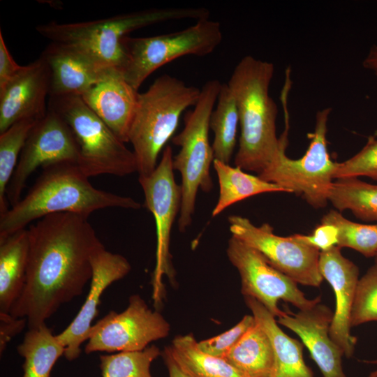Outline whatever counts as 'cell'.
I'll use <instances>...</instances> for the list:
<instances>
[{"mask_svg":"<svg viewBox=\"0 0 377 377\" xmlns=\"http://www.w3.org/2000/svg\"><path fill=\"white\" fill-rule=\"evenodd\" d=\"M29 254L22 292L10 313L28 328L45 323L91 281V257L103 244L88 221L73 213L45 216L27 229Z\"/></svg>","mask_w":377,"mask_h":377,"instance_id":"6da1fadb","label":"cell"},{"mask_svg":"<svg viewBox=\"0 0 377 377\" xmlns=\"http://www.w3.org/2000/svg\"><path fill=\"white\" fill-rule=\"evenodd\" d=\"M109 207L138 209L141 204L96 188L76 163L50 165L43 168L27 195L0 216V240L50 214L67 212L88 218Z\"/></svg>","mask_w":377,"mask_h":377,"instance_id":"7a4b0ae2","label":"cell"},{"mask_svg":"<svg viewBox=\"0 0 377 377\" xmlns=\"http://www.w3.org/2000/svg\"><path fill=\"white\" fill-rule=\"evenodd\" d=\"M274 73L272 62L247 55L236 65L228 83L240 126L235 165L258 174L276 158L281 145L276 130L277 107L269 92Z\"/></svg>","mask_w":377,"mask_h":377,"instance_id":"3957f363","label":"cell"},{"mask_svg":"<svg viewBox=\"0 0 377 377\" xmlns=\"http://www.w3.org/2000/svg\"><path fill=\"white\" fill-rule=\"evenodd\" d=\"M205 8H151L108 18L75 23L50 22L36 26L51 42L71 46L89 56L103 68L121 71L125 61L122 40L128 34L156 23L183 19L209 18Z\"/></svg>","mask_w":377,"mask_h":377,"instance_id":"277c9868","label":"cell"},{"mask_svg":"<svg viewBox=\"0 0 377 377\" xmlns=\"http://www.w3.org/2000/svg\"><path fill=\"white\" fill-rule=\"evenodd\" d=\"M200 91L164 74L139 94L128 135L139 176L154 170L158 154L176 131L181 114L195 105Z\"/></svg>","mask_w":377,"mask_h":377,"instance_id":"5b68a950","label":"cell"},{"mask_svg":"<svg viewBox=\"0 0 377 377\" xmlns=\"http://www.w3.org/2000/svg\"><path fill=\"white\" fill-rule=\"evenodd\" d=\"M221 84L218 80L205 82L193 110L184 115L183 130L172 138V142L180 147L172 161L174 170L181 175L180 232H184L192 222L198 190L209 193L213 187L210 166L214 157L209 140V119Z\"/></svg>","mask_w":377,"mask_h":377,"instance_id":"8992f818","label":"cell"},{"mask_svg":"<svg viewBox=\"0 0 377 377\" xmlns=\"http://www.w3.org/2000/svg\"><path fill=\"white\" fill-rule=\"evenodd\" d=\"M288 108H283L285 129L280 136L279 151L258 176L281 186L287 193L301 195L314 208L324 207L328 202V193L337 165L330 158L326 138L332 108H325L316 113L314 131L308 135L310 139L309 147L298 159H292L286 153L290 128Z\"/></svg>","mask_w":377,"mask_h":377,"instance_id":"52a82bcc","label":"cell"},{"mask_svg":"<svg viewBox=\"0 0 377 377\" xmlns=\"http://www.w3.org/2000/svg\"><path fill=\"white\" fill-rule=\"evenodd\" d=\"M48 108L71 128L79 146L78 166L88 177H124L137 171L133 151L85 103L81 96L50 97Z\"/></svg>","mask_w":377,"mask_h":377,"instance_id":"ba28073f","label":"cell"},{"mask_svg":"<svg viewBox=\"0 0 377 377\" xmlns=\"http://www.w3.org/2000/svg\"><path fill=\"white\" fill-rule=\"evenodd\" d=\"M223 38L219 22L201 19L185 29L173 33L122 40L125 61L121 73L138 89L162 66L185 55L205 56L220 45Z\"/></svg>","mask_w":377,"mask_h":377,"instance_id":"9c48e42d","label":"cell"},{"mask_svg":"<svg viewBox=\"0 0 377 377\" xmlns=\"http://www.w3.org/2000/svg\"><path fill=\"white\" fill-rule=\"evenodd\" d=\"M232 236L256 249L274 268L297 283L319 287L324 279L319 269L320 251L298 238L297 234L281 237L265 223L257 226L247 218L230 215Z\"/></svg>","mask_w":377,"mask_h":377,"instance_id":"30bf717a","label":"cell"},{"mask_svg":"<svg viewBox=\"0 0 377 377\" xmlns=\"http://www.w3.org/2000/svg\"><path fill=\"white\" fill-rule=\"evenodd\" d=\"M172 161V149L167 145L154 170L138 177L145 195V207L153 214L156 226V264L152 278V299L156 306L162 302L163 275L170 277L172 274L169 251L170 234L181 207V187L175 180Z\"/></svg>","mask_w":377,"mask_h":377,"instance_id":"8fae6325","label":"cell"},{"mask_svg":"<svg viewBox=\"0 0 377 377\" xmlns=\"http://www.w3.org/2000/svg\"><path fill=\"white\" fill-rule=\"evenodd\" d=\"M228 258L237 269L244 297H251L261 303L274 317L286 311L279 309L283 300L299 310L311 308L320 302L321 297L308 299L297 283L272 266L256 249L232 236L226 249Z\"/></svg>","mask_w":377,"mask_h":377,"instance_id":"7c38bea8","label":"cell"},{"mask_svg":"<svg viewBox=\"0 0 377 377\" xmlns=\"http://www.w3.org/2000/svg\"><path fill=\"white\" fill-rule=\"evenodd\" d=\"M170 330L169 323L161 313L151 309L139 295H133L124 311H110L92 325L84 351L142 350L152 341L168 337Z\"/></svg>","mask_w":377,"mask_h":377,"instance_id":"4fadbf2b","label":"cell"},{"mask_svg":"<svg viewBox=\"0 0 377 377\" xmlns=\"http://www.w3.org/2000/svg\"><path fill=\"white\" fill-rule=\"evenodd\" d=\"M79 146L66 121L47 108L32 128L7 188L10 207L21 199L31 175L38 168L60 163H78Z\"/></svg>","mask_w":377,"mask_h":377,"instance_id":"5bb4252c","label":"cell"},{"mask_svg":"<svg viewBox=\"0 0 377 377\" xmlns=\"http://www.w3.org/2000/svg\"><path fill=\"white\" fill-rule=\"evenodd\" d=\"M91 264L92 275L86 300L73 321L57 334L65 348L64 355L69 361L80 356V346L89 337L91 323L98 315L103 292L112 283L123 279L131 269V264L125 257L106 250L103 245L94 252Z\"/></svg>","mask_w":377,"mask_h":377,"instance_id":"9a60e30c","label":"cell"},{"mask_svg":"<svg viewBox=\"0 0 377 377\" xmlns=\"http://www.w3.org/2000/svg\"><path fill=\"white\" fill-rule=\"evenodd\" d=\"M50 71L40 56L22 66L19 73L0 89V133L24 119L42 118L47 111Z\"/></svg>","mask_w":377,"mask_h":377,"instance_id":"2e32d148","label":"cell"},{"mask_svg":"<svg viewBox=\"0 0 377 377\" xmlns=\"http://www.w3.org/2000/svg\"><path fill=\"white\" fill-rule=\"evenodd\" d=\"M319 269L323 278L332 286L335 296V310L330 336L342 349L344 355L350 358L357 343V338L350 332V318L359 280V269L342 255L341 248L335 246L320 251Z\"/></svg>","mask_w":377,"mask_h":377,"instance_id":"e0dca14e","label":"cell"},{"mask_svg":"<svg viewBox=\"0 0 377 377\" xmlns=\"http://www.w3.org/2000/svg\"><path fill=\"white\" fill-rule=\"evenodd\" d=\"M333 314L319 302L297 313L286 311L276 321L300 338L323 377H346L342 367L344 353L330 336Z\"/></svg>","mask_w":377,"mask_h":377,"instance_id":"ac0fdd59","label":"cell"},{"mask_svg":"<svg viewBox=\"0 0 377 377\" xmlns=\"http://www.w3.org/2000/svg\"><path fill=\"white\" fill-rule=\"evenodd\" d=\"M139 94L120 70L108 68L81 98L121 141L128 142Z\"/></svg>","mask_w":377,"mask_h":377,"instance_id":"d6986e66","label":"cell"},{"mask_svg":"<svg viewBox=\"0 0 377 377\" xmlns=\"http://www.w3.org/2000/svg\"><path fill=\"white\" fill-rule=\"evenodd\" d=\"M50 71V97L82 96L105 68L78 50L51 42L40 55Z\"/></svg>","mask_w":377,"mask_h":377,"instance_id":"ffe728a7","label":"cell"},{"mask_svg":"<svg viewBox=\"0 0 377 377\" xmlns=\"http://www.w3.org/2000/svg\"><path fill=\"white\" fill-rule=\"evenodd\" d=\"M256 321L269 336L275 355L276 377H314L303 357V343L287 335L275 317L256 299L244 297Z\"/></svg>","mask_w":377,"mask_h":377,"instance_id":"44dd1931","label":"cell"},{"mask_svg":"<svg viewBox=\"0 0 377 377\" xmlns=\"http://www.w3.org/2000/svg\"><path fill=\"white\" fill-rule=\"evenodd\" d=\"M29 232L20 230L0 240V312L10 313L24 286Z\"/></svg>","mask_w":377,"mask_h":377,"instance_id":"7402d4cb","label":"cell"},{"mask_svg":"<svg viewBox=\"0 0 377 377\" xmlns=\"http://www.w3.org/2000/svg\"><path fill=\"white\" fill-rule=\"evenodd\" d=\"M223 358L242 377H276L275 355L271 340L256 321Z\"/></svg>","mask_w":377,"mask_h":377,"instance_id":"603a6c76","label":"cell"},{"mask_svg":"<svg viewBox=\"0 0 377 377\" xmlns=\"http://www.w3.org/2000/svg\"><path fill=\"white\" fill-rule=\"evenodd\" d=\"M213 166L219 185L218 201L212 213L213 217L230 205L253 195L272 192L287 193L281 186L249 174L239 167H232L215 159Z\"/></svg>","mask_w":377,"mask_h":377,"instance_id":"cb8c5ba5","label":"cell"},{"mask_svg":"<svg viewBox=\"0 0 377 377\" xmlns=\"http://www.w3.org/2000/svg\"><path fill=\"white\" fill-rule=\"evenodd\" d=\"M17 352L24 360L23 377H50L65 348L45 323L29 329Z\"/></svg>","mask_w":377,"mask_h":377,"instance_id":"d4e9b609","label":"cell"},{"mask_svg":"<svg viewBox=\"0 0 377 377\" xmlns=\"http://www.w3.org/2000/svg\"><path fill=\"white\" fill-rule=\"evenodd\" d=\"M166 348L182 369L192 377H242L224 358L200 350L192 334L175 337Z\"/></svg>","mask_w":377,"mask_h":377,"instance_id":"484cf974","label":"cell"},{"mask_svg":"<svg viewBox=\"0 0 377 377\" xmlns=\"http://www.w3.org/2000/svg\"><path fill=\"white\" fill-rule=\"evenodd\" d=\"M239 113L235 98L228 84H222L209 128L214 133L212 149L215 160L228 163L237 143Z\"/></svg>","mask_w":377,"mask_h":377,"instance_id":"4316f807","label":"cell"},{"mask_svg":"<svg viewBox=\"0 0 377 377\" xmlns=\"http://www.w3.org/2000/svg\"><path fill=\"white\" fill-rule=\"evenodd\" d=\"M328 202L340 212L350 210L357 218L377 221V185L357 177L339 179L333 182Z\"/></svg>","mask_w":377,"mask_h":377,"instance_id":"83f0119b","label":"cell"},{"mask_svg":"<svg viewBox=\"0 0 377 377\" xmlns=\"http://www.w3.org/2000/svg\"><path fill=\"white\" fill-rule=\"evenodd\" d=\"M37 119L20 120L0 133V216L10 209L7 188L26 140Z\"/></svg>","mask_w":377,"mask_h":377,"instance_id":"f1b7e54d","label":"cell"},{"mask_svg":"<svg viewBox=\"0 0 377 377\" xmlns=\"http://www.w3.org/2000/svg\"><path fill=\"white\" fill-rule=\"evenodd\" d=\"M321 223L337 228L338 247L350 248L368 258L377 255V224L353 222L334 209L323 216Z\"/></svg>","mask_w":377,"mask_h":377,"instance_id":"f546056e","label":"cell"},{"mask_svg":"<svg viewBox=\"0 0 377 377\" xmlns=\"http://www.w3.org/2000/svg\"><path fill=\"white\" fill-rule=\"evenodd\" d=\"M161 353L153 345L142 350L102 355L100 356L101 377H152L151 364Z\"/></svg>","mask_w":377,"mask_h":377,"instance_id":"4dcf8cb0","label":"cell"},{"mask_svg":"<svg viewBox=\"0 0 377 377\" xmlns=\"http://www.w3.org/2000/svg\"><path fill=\"white\" fill-rule=\"evenodd\" d=\"M377 321V264L359 279L350 313V327Z\"/></svg>","mask_w":377,"mask_h":377,"instance_id":"1f68e13d","label":"cell"},{"mask_svg":"<svg viewBox=\"0 0 377 377\" xmlns=\"http://www.w3.org/2000/svg\"><path fill=\"white\" fill-rule=\"evenodd\" d=\"M368 177L377 180V139L371 136L355 155L337 163L334 179Z\"/></svg>","mask_w":377,"mask_h":377,"instance_id":"d6a6232c","label":"cell"},{"mask_svg":"<svg viewBox=\"0 0 377 377\" xmlns=\"http://www.w3.org/2000/svg\"><path fill=\"white\" fill-rule=\"evenodd\" d=\"M255 323L253 315H245L228 330L209 339L198 341V346L200 350L207 354L223 358L238 343Z\"/></svg>","mask_w":377,"mask_h":377,"instance_id":"836d02e7","label":"cell"},{"mask_svg":"<svg viewBox=\"0 0 377 377\" xmlns=\"http://www.w3.org/2000/svg\"><path fill=\"white\" fill-rule=\"evenodd\" d=\"M338 232L332 225L322 223L318 225L311 234L305 235L297 234L304 242L312 246L320 251H325L337 245Z\"/></svg>","mask_w":377,"mask_h":377,"instance_id":"e575fe53","label":"cell"},{"mask_svg":"<svg viewBox=\"0 0 377 377\" xmlns=\"http://www.w3.org/2000/svg\"><path fill=\"white\" fill-rule=\"evenodd\" d=\"M26 324H27L26 318L13 316L10 313L0 312L1 356L8 343L24 329Z\"/></svg>","mask_w":377,"mask_h":377,"instance_id":"d590c367","label":"cell"},{"mask_svg":"<svg viewBox=\"0 0 377 377\" xmlns=\"http://www.w3.org/2000/svg\"><path fill=\"white\" fill-rule=\"evenodd\" d=\"M12 57L0 29V89L3 88L22 69Z\"/></svg>","mask_w":377,"mask_h":377,"instance_id":"8d00e7d4","label":"cell"},{"mask_svg":"<svg viewBox=\"0 0 377 377\" xmlns=\"http://www.w3.org/2000/svg\"><path fill=\"white\" fill-rule=\"evenodd\" d=\"M169 377H192L177 363L166 347L161 353Z\"/></svg>","mask_w":377,"mask_h":377,"instance_id":"74e56055","label":"cell"},{"mask_svg":"<svg viewBox=\"0 0 377 377\" xmlns=\"http://www.w3.org/2000/svg\"><path fill=\"white\" fill-rule=\"evenodd\" d=\"M362 66L377 78V43L369 49L362 61Z\"/></svg>","mask_w":377,"mask_h":377,"instance_id":"f35d334b","label":"cell"},{"mask_svg":"<svg viewBox=\"0 0 377 377\" xmlns=\"http://www.w3.org/2000/svg\"><path fill=\"white\" fill-rule=\"evenodd\" d=\"M369 377H377V369L371 373Z\"/></svg>","mask_w":377,"mask_h":377,"instance_id":"ab89813d","label":"cell"},{"mask_svg":"<svg viewBox=\"0 0 377 377\" xmlns=\"http://www.w3.org/2000/svg\"><path fill=\"white\" fill-rule=\"evenodd\" d=\"M364 362H366L367 363H370V364H374L377 365V359H376V360H371V361H364Z\"/></svg>","mask_w":377,"mask_h":377,"instance_id":"60d3db41","label":"cell"},{"mask_svg":"<svg viewBox=\"0 0 377 377\" xmlns=\"http://www.w3.org/2000/svg\"><path fill=\"white\" fill-rule=\"evenodd\" d=\"M376 263L377 264V255L375 256Z\"/></svg>","mask_w":377,"mask_h":377,"instance_id":"b9f144b4","label":"cell"}]
</instances>
